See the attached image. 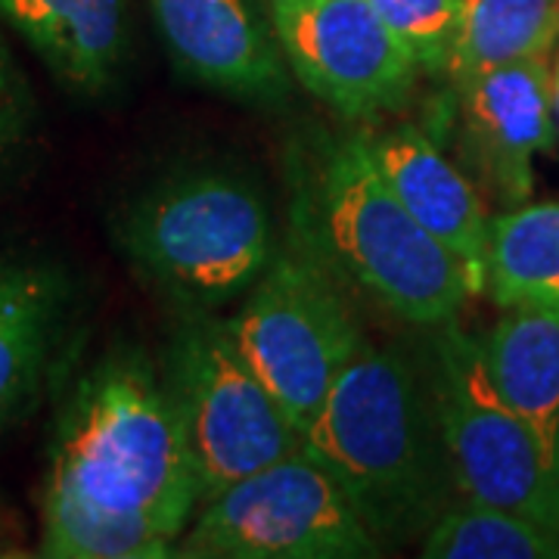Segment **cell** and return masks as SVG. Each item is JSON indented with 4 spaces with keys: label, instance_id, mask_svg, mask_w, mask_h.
Masks as SVG:
<instances>
[{
    "label": "cell",
    "instance_id": "cell-1",
    "mask_svg": "<svg viewBox=\"0 0 559 559\" xmlns=\"http://www.w3.org/2000/svg\"><path fill=\"white\" fill-rule=\"evenodd\" d=\"M296 246L360 299L417 326L457 320L479 296L463 261L385 183L367 131L320 140L301 162L293 200Z\"/></svg>",
    "mask_w": 559,
    "mask_h": 559
},
{
    "label": "cell",
    "instance_id": "cell-2",
    "mask_svg": "<svg viewBox=\"0 0 559 559\" xmlns=\"http://www.w3.org/2000/svg\"><path fill=\"white\" fill-rule=\"evenodd\" d=\"M380 544L426 535L457 488L429 377L395 345L360 342L301 436Z\"/></svg>",
    "mask_w": 559,
    "mask_h": 559
},
{
    "label": "cell",
    "instance_id": "cell-3",
    "mask_svg": "<svg viewBox=\"0 0 559 559\" xmlns=\"http://www.w3.org/2000/svg\"><path fill=\"white\" fill-rule=\"evenodd\" d=\"M50 491L175 540L200 507V476L165 373L138 352L84 370L57 417Z\"/></svg>",
    "mask_w": 559,
    "mask_h": 559
},
{
    "label": "cell",
    "instance_id": "cell-4",
    "mask_svg": "<svg viewBox=\"0 0 559 559\" xmlns=\"http://www.w3.org/2000/svg\"><path fill=\"white\" fill-rule=\"evenodd\" d=\"M124 259L193 314L246 296L267 271L274 224L249 180L187 171L146 187L116 224Z\"/></svg>",
    "mask_w": 559,
    "mask_h": 559
},
{
    "label": "cell",
    "instance_id": "cell-5",
    "mask_svg": "<svg viewBox=\"0 0 559 559\" xmlns=\"http://www.w3.org/2000/svg\"><path fill=\"white\" fill-rule=\"evenodd\" d=\"M224 323L301 436L367 340L345 286L299 246L271 259Z\"/></svg>",
    "mask_w": 559,
    "mask_h": 559
},
{
    "label": "cell",
    "instance_id": "cell-6",
    "mask_svg": "<svg viewBox=\"0 0 559 559\" xmlns=\"http://www.w3.org/2000/svg\"><path fill=\"white\" fill-rule=\"evenodd\" d=\"M382 544L336 479L296 451L197 507L178 557L367 559Z\"/></svg>",
    "mask_w": 559,
    "mask_h": 559
},
{
    "label": "cell",
    "instance_id": "cell-7",
    "mask_svg": "<svg viewBox=\"0 0 559 559\" xmlns=\"http://www.w3.org/2000/svg\"><path fill=\"white\" fill-rule=\"evenodd\" d=\"M200 476V503L221 488L301 451V432L242 358L227 323L193 314L165 360Z\"/></svg>",
    "mask_w": 559,
    "mask_h": 559
},
{
    "label": "cell",
    "instance_id": "cell-8",
    "mask_svg": "<svg viewBox=\"0 0 559 559\" xmlns=\"http://www.w3.org/2000/svg\"><path fill=\"white\" fill-rule=\"evenodd\" d=\"M429 385L460 498L513 510L559 532V488L520 414L491 380L479 336L439 326Z\"/></svg>",
    "mask_w": 559,
    "mask_h": 559
},
{
    "label": "cell",
    "instance_id": "cell-9",
    "mask_svg": "<svg viewBox=\"0 0 559 559\" xmlns=\"http://www.w3.org/2000/svg\"><path fill=\"white\" fill-rule=\"evenodd\" d=\"M280 53L308 94L348 121L411 100L417 62L370 0H267Z\"/></svg>",
    "mask_w": 559,
    "mask_h": 559
},
{
    "label": "cell",
    "instance_id": "cell-10",
    "mask_svg": "<svg viewBox=\"0 0 559 559\" xmlns=\"http://www.w3.org/2000/svg\"><path fill=\"white\" fill-rule=\"evenodd\" d=\"M448 124L460 168L503 205L532 197L535 156L554 150V75L547 60L491 69L448 81Z\"/></svg>",
    "mask_w": 559,
    "mask_h": 559
},
{
    "label": "cell",
    "instance_id": "cell-11",
    "mask_svg": "<svg viewBox=\"0 0 559 559\" xmlns=\"http://www.w3.org/2000/svg\"><path fill=\"white\" fill-rule=\"evenodd\" d=\"M150 10L168 53L193 81L261 106L289 97L293 72L252 0H150Z\"/></svg>",
    "mask_w": 559,
    "mask_h": 559
},
{
    "label": "cell",
    "instance_id": "cell-12",
    "mask_svg": "<svg viewBox=\"0 0 559 559\" xmlns=\"http://www.w3.org/2000/svg\"><path fill=\"white\" fill-rule=\"evenodd\" d=\"M75 293L53 261L0 252V436L16 426L66 364Z\"/></svg>",
    "mask_w": 559,
    "mask_h": 559
},
{
    "label": "cell",
    "instance_id": "cell-13",
    "mask_svg": "<svg viewBox=\"0 0 559 559\" xmlns=\"http://www.w3.org/2000/svg\"><path fill=\"white\" fill-rule=\"evenodd\" d=\"M367 140L382 178L404 202V209L463 261L476 293H485L491 218L469 175L414 124L367 134Z\"/></svg>",
    "mask_w": 559,
    "mask_h": 559
},
{
    "label": "cell",
    "instance_id": "cell-14",
    "mask_svg": "<svg viewBox=\"0 0 559 559\" xmlns=\"http://www.w3.org/2000/svg\"><path fill=\"white\" fill-rule=\"evenodd\" d=\"M0 16L57 79L103 94L128 57V0H0Z\"/></svg>",
    "mask_w": 559,
    "mask_h": 559
},
{
    "label": "cell",
    "instance_id": "cell-15",
    "mask_svg": "<svg viewBox=\"0 0 559 559\" xmlns=\"http://www.w3.org/2000/svg\"><path fill=\"white\" fill-rule=\"evenodd\" d=\"M481 352L498 392L528 426L559 488V311L503 308Z\"/></svg>",
    "mask_w": 559,
    "mask_h": 559
},
{
    "label": "cell",
    "instance_id": "cell-16",
    "mask_svg": "<svg viewBox=\"0 0 559 559\" xmlns=\"http://www.w3.org/2000/svg\"><path fill=\"white\" fill-rule=\"evenodd\" d=\"M485 293L500 308L559 311V202H522L491 218Z\"/></svg>",
    "mask_w": 559,
    "mask_h": 559
},
{
    "label": "cell",
    "instance_id": "cell-17",
    "mask_svg": "<svg viewBox=\"0 0 559 559\" xmlns=\"http://www.w3.org/2000/svg\"><path fill=\"white\" fill-rule=\"evenodd\" d=\"M559 40V0H460L457 32L444 79L463 81L547 60Z\"/></svg>",
    "mask_w": 559,
    "mask_h": 559
},
{
    "label": "cell",
    "instance_id": "cell-18",
    "mask_svg": "<svg viewBox=\"0 0 559 559\" xmlns=\"http://www.w3.org/2000/svg\"><path fill=\"white\" fill-rule=\"evenodd\" d=\"M40 557L50 559H168L175 540L159 528L44 488L40 498Z\"/></svg>",
    "mask_w": 559,
    "mask_h": 559
},
{
    "label": "cell",
    "instance_id": "cell-19",
    "mask_svg": "<svg viewBox=\"0 0 559 559\" xmlns=\"http://www.w3.org/2000/svg\"><path fill=\"white\" fill-rule=\"evenodd\" d=\"M426 559H559V532L513 510L460 498L419 538Z\"/></svg>",
    "mask_w": 559,
    "mask_h": 559
},
{
    "label": "cell",
    "instance_id": "cell-20",
    "mask_svg": "<svg viewBox=\"0 0 559 559\" xmlns=\"http://www.w3.org/2000/svg\"><path fill=\"white\" fill-rule=\"evenodd\" d=\"M370 7L411 50L419 72L444 79L460 0H370Z\"/></svg>",
    "mask_w": 559,
    "mask_h": 559
},
{
    "label": "cell",
    "instance_id": "cell-21",
    "mask_svg": "<svg viewBox=\"0 0 559 559\" xmlns=\"http://www.w3.org/2000/svg\"><path fill=\"white\" fill-rule=\"evenodd\" d=\"M28 91L7 44L0 40V168L13 159L28 128Z\"/></svg>",
    "mask_w": 559,
    "mask_h": 559
},
{
    "label": "cell",
    "instance_id": "cell-22",
    "mask_svg": "<svg viewBox=\"0 0 559 559\" xmlns=\"http://www.w3.org/2000/svg\"><path fill=\"white\" fill-rule=\"evenodd\" d=\"M554 109L559 112V62H557V72H554Z\"/></svg>",
    "mask_w": 559,
    "mask_h": 559
}]
</instances>
